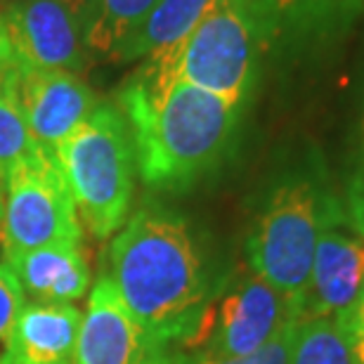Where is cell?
<instances>
[{"mask_svg":"<svg viewBox=\"0 0 364 364\" xmlns=\"http://www.w3.org/2000/svg\"><path fill=\"white\" fill-rule=\"evenodd\" d=\"M142 182L159 192H182L225 156L239 109L185 81L159 83L140 69L119 90Z\"/></svg>","mask_w":364,"mask_h":364,"instance_id":"1","label":"cell"},{"mask_svg":"<svg viewBox=\"0 0 364 364\" xmlns=\"http://www.w3.org/2000/svg\"><path fill=\"white\" fill-rule=\"evenodd\" d=\"M109 272L128 312L166 346L185 341L206 308V272L180 215L140 208L116 232Z\"/></svg>","mask_w":364,"mask_h":364,"instance_id":"2","label":"cell"},{"mask_svg":"<svg viewBox=\"0 0 364 364\" xmlns=\"http://www.w3.org/2000/svg\"><path fill=\"white\" fill-rule=\"evenodd\" d=\"M270 28L265 0H215L185 43L144 60L151 81H185L242 107L256 83Z\"/></svg>","mask_w":364,"mask_h":364,"instance_id":"3","label":"cell"},{"mask_svg":"<svg viewBox=\"0 0 364 364\" xmlns=\"http://www.w3.org/2000/svg\"><path fill=\"white\" fill-rule=\"evenodd\" d=\"M53 154L83 228L97 239L116 235L128 220L137 173L133 137L121 109L100 102Z\"/></svg>","mask_w":364,"mask_h":364,"instance_id":"4","label":"cell"},{"mask_svg":"<svg viewBox=\"0 0 364 364\" xmlns=\"http://www.w3.org/2000/svg\"><path fill=\"white\" fill-rule=\"evenodd\" d=\"M333 213L312 182L289 180L267 199L246 242L251 272L296 301L301 312L319 235Z\"/></svg>","mask_w":364,"mask_h":364,"instance_id":"5","label":"cell"},{"mask_svg":"<svg viewBox=\"0 0 364 364\" xmlns=\"http://www.w3.org/2000/svg\"><path fill=\"white\" fill-rule=\"evenodd\" d=\"M53 244H83V225L55 154L43 149L3 180V256Z\"/></svg>","mask_w":364,"mask_h":364,"instance_id":"6","label":"cell"},{"mask_svg":"<svg viewBox=\"0 0 364 364\" xmlns=\"http://www.w3.org/2000/svg\"><path fill=\"white\" fill-rule=\"evenodd\" d=\"M298 322H303L301 305L249 272L213 305L203 308L185 346L196 348L199 358H242L260 350Z\"/></svg>","mask_w":364,"mask_h":364,"instance_id":"7","label":"cell"},{"mask_svg":"<svg viewBox=\"0 0 364 364\" xmlns=\"http://www.w3.org/2000/svg\"><path fill=\"white\" fill-rule=\"evenodd\" d=\"M74 364H173L171 346L130 315L109 277L90 289Z\"/></svg>","mask_w":364,"mask_h":364,"instance_id":"8","label":"cell"},{"mask_svg":"<svg viewBox=\"0 0 364 364\" xmlns=\"http://www.w3.org/2000/svg\"><path fill=\"white\" fill-rule=\"evenodd\" d=\"M0 21L14 62L76 74L85 67L81 24L60 0H19L0 14Z\"/></svg>","mask_w":364,"mask_h":364,"instance_id":"9","label":"cell"},{"mask_svg":"<svg viewBox=\"0 0 364 364\" xmlns=\"http://www.w3.org/2000/svg\"><path fill=\"white\" fill-rule=\"evenodd\" d=\"M17 67V97L28 130L41 147L55 151L100 107L95 90L76 71Z\"/></svg>","mask_w":364,"mask_h":364,"instance_id":"10","label":"cell"},{"mask_svg":"<svg viewBox=\"0 0 364 364\" xmlns=\"http://www.w3.org/2000/svg\"><path fill=\"white\" fill-rule=\"evenodd\" d=\"M333 218L319 235L303 301V319L341 315L364 289V235L343 232Z\"/></svg>","mask_w":364,"mask_h":364,"instance_id":"11","label":"cell"},{"mask_svg":"<svg viewBox=\"0 0 364 364\" xmlns=\"http://www.w3.org/2000/svg\"><path fill=\"white\" fill-rule=\"evenodd\" d=\"M81 315L76 305L26 303L0 364H74Z\"/></svg>","mask_w":364,"mask_h":364,"instance_id":"12","label":"cell"},{"mask_svg":"<svg viewBox=\"0 0 364 364\" xmlns=\"http://www.w3.org/2000/svg\"><path fill=\"white\" fill-rule=\"evenodd\" d=\"M3 263L14 272L33 303L74 305L90 291V270L83 244H53L10 253Z\"/></svg>","mask_w":364,"mask_h":364,"instance_id":"13","label":"cell"},{"mask_svg":"<svg viewBox=\"0 0 364 364\" xmlns=\"http://www.w3.org/2000/svg\"><path fill=\"white\" fill-rule=\"evenodd\" d=\"M161 0H92L83 21L85 53L119 60L123 48L135 38Z\"/></svg>","mask_w":364,"mask_h":364,"instance_id":"14","label":"cell"},{"mask_svg":"<svg viewBox=\"0 0 364 364\" xmlns=\"http://www.w3.org/2000/svg\"><path fill=\"white\" fill-rule=\"evenodd\" d=\"M215 0H161L135 38L123 48L119 62L147 60L151 55L171 53L185 43L194 26L203 19Z\"/></svg>","mask_w":364,"mask_h":364,"instance_id":"15","label":"cell"},{"mask_svg":"<svg viewBox=\"0 0 364 364\" xmlns=\"http://www.w3.org/2000/svg\"><path fill=\"white\" fill-rule=\"evenodd\" d=\"M46 147L36 142L17 97V67L14 60L0 67V182L14 166L31 159Z\"/></svg>","mask_w":364,"mask_h":364,"instance_id":"16","label":"cell"},{"mask_svg":"<svg viewBox=\"0 0 364 364\" xmlns=\"http://www.w3.org/2000/svg\"><path fill=\"white\" fill-rule=\"evenodd\" d=\"M291 364H358L338 317H315L298 324Z\"/></svg>","mask_w":364,"mask_h":364,"instance_id":"17","label":"cell"},{"mask_svg":"<svg viewBox=\"0 0 364 364\" xmlns=\"http://www.w3.org/2000/svg\"><path fill=\"white\" fill-rule=\"evenodd\" d=\"M298 324L284 329L279 336L272 338L270 343L251 355H242V358H194L182 364H291V353H294Z\"/></svg>","mask_w":364,"mask_h":364,"instance_id":"18","label":"cell"},{"mask_svg":"<svg viewBox=\"0 0 364 364\" xmlns=\"http://www.w3.org/2000/svg\"><path fill=\"white\" fill-rule=\"evenodd\" d=\"M26 303V294L19 279L5 263H0V355H3Z\"/></svg>","mask_w":364,"mask_h":364,"instance_id":"19","label":"cell"},{"mask_svg":"<svg viewBox=\"0 0 364 364\" xmlns=\"http://www.w3.org/2000/svg\"><path fill=\"white\" fill-rule=\"evenodd\" d=\"M326 5V0H265L270 24L279 17H296L305 19V14L319 12Z\"/></svg>","mask_w":364,"mask_h":364,"instance_id":"20","label":"cell"},{"mask_svg":"<svg viewBox=\"0 0 364 364\" xmlns=\"http://www.w3.org/2000/svg\"><path fill=\"white\" fill-rule=\"evenodd\" d=\"M362 147H364V119H362ZM350 215H353V228L358 230L360 235H364V176L353 192Z\"/></svg>","mask_w":364,"mask_h":364,"instance_id":"21","label":"cell"},{"mask_svg":"<svg viewBox=\"0 0 364 364\" xmlns=\"http://www.w3.org/2000/svg\"><path fill=\"white\" fill-rule=\"evenodd\" d=\"M336 317H338V315H336ZM338 322H341V326H343V331L348 333V341H350V350H353L355 362H358V364H364V331L355 329V326H350V324H346L341 317H338Z\"/></svg>","mask_w":364,"mask_h":364,"instance_id":"22","label":"cell"},{"mask_svg":"<svg viewBox=\"0 0 364 364\" xmlns=\"http://www.w3.org/2000/svg\"><path fill=\"white\" fill-rule=\"evenodd\" d=\"M338 317L343 319L346 324H350V326H355V329L364 331V289H362V294L358 296V301H355L346 312H341Z\"/></svg>","mask_w":364,"mask_h":364,"instance_id":"23","label":"cell"},{"mask_svg":"<svg viewBox=\"0 0 364 364\" xmlns=\"http://www.w3.org/2000/svg\"><path fill=\"white\" fill-rule=\"evenodd\" d=\"M60 3L67 7L71 14H74L76 21L81 24V31H83V21H85V17H88V10H90L92 0H60Z\"/></svg>","mask_w":364,"mask_h":364,"instance_id":"24","label":"cell"},{"mask_svg":"<svg viewBox=\"0 0 364 364\" xmlns=\"http://www.w3.org/2000/svg\"><path fill=\"white\" fill-rule=\"evenodd\" d=\"M10 60H12V50H10V43H7L3 21H0V67H3L5 62H10Z\"/></svg>","mask_w":364,"mask_h":364,"instance_id":"25","label":"cell"},{"mask_svg":"<svg viewBox=\"0 0 364 364\" xmlns=\"http://www.w3.org/2000/svg\"><path fill=\"white\" fill-rule=\"evenodd\" d=\"M14 3H19V0H0V14H3L7 7H12Z\"/></svg>","mask_w":364,"mask_h":364,"instance_id":"26","label":"cell"},{"mask_svg":"<svg viewBox=\"0 0 364 364\" xmlns=\"http://www.w3.org/2000/svg\"><path fill=\"white\" fill-rule=\"evenodd\" d=\"M0 228H3V182H0Z\"/></svg>","mask_w":364,"mask_h":364,"instance_id":"27","label":"cell"}]
</instances>
